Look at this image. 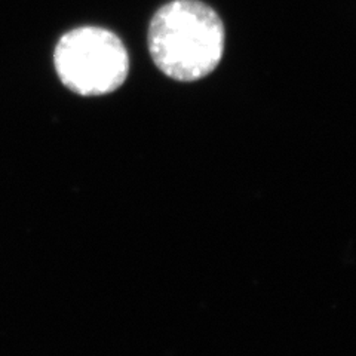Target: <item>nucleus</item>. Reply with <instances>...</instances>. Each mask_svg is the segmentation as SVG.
<instances>
[{
  "instance_id": "obj_1",
  "label": "nucleus",
  "mask_w": 356,
  "mask_h": 356,
  "mask_svg": "<svg viewBox=\"0 0 356 356\" xmlns=\"http://www.w3.org/2000/svg\"><path fill=\"white\" fill-rule=\"evenodd\" d=\"M225 26L199 0H172L156 10L147 44L158 69L174 81L193 82L217 69L225 52Z\"/></svg>"
},
{
  "instance_id": "obj_2",
  "label": "nucleus",
  "mask_w": 356,
  "mask_h": 356,
  "mask_svg": "<svg viewBox=\"0 0 356 356\" xmlns=\"http://www.w3.org/2000/svg\"><path fill=\"white\" fill-rule=\"evenodd\" d=\"M54 67L60 82L82 97L115 92L129 74V54L122 39L108 29L76 27L58 39Z\"/></svg>"
}]
</instances>
